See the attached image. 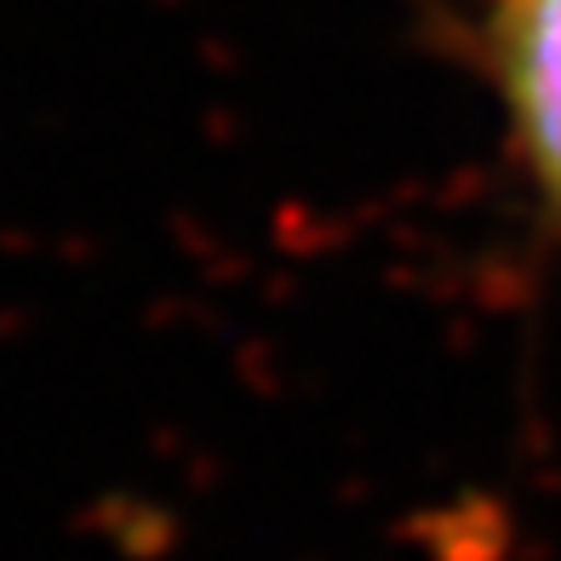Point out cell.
Returning a JSON list of instances; mask_svg holds the SVG:
<instances>
[{"mask_svg": "<svg viewBox=\"0 0 561 561\" xmlns=\"http://www.w3.org/2000/svg\"><path fill=\"white\" fill-rule=\"evenodd\" d=\"M481 75L533 218L561 241V0H481Z\"/></svg>", "mask_w": 561, "mask_h": 561, "instance_id": "6da1fadb", "label": "cell"}]
</instances>
